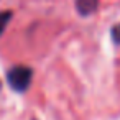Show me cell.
I'll return each mask as SVG.
<instances>
[{
	"label": "cell",
	"mask_w": 120,
	"mask_h": 120,
	"mask_svg": "<svg viewBox=\"0 0 120 120\" xmlns=\"http://www.w3.org/2000/svg\"><path fill=\"white\" fill-rule=\"evenodd\" d=\"M31 81H33V69L30 66L18 64L7 72V82L15 92H20V94L26 92L31 86Z\"/></svg>",
	"instance_id": "6da1fadb"
},
{
	"label": "cell",
	"mask_w": 120,
	"mask_h": 120,
	"mask_svg": "<svg viewBox=\"0 0 120 120\" xmlns=\"http://www.w3.org/2000/svg\"><path fill=\"white\" fill-rule=\"evenodd\" d=\"M100 0H76V12L81 17H90L97 12Z\"/></svg>",
	"instance_id": "7a4b0ae2"
},
{
	"label": "cell",
	"mask_w": 120,
	"mask_h": 120,
	"mask_svg": "<svg viewBox=\"0 0 120 120\" xmlns=\"http://www.w3.org/2000/svg\"><path fill=\"white\" fill-rule=\"evenodd\" d=\"M13 18V12L12 10H4V12H0V36L4 35V31L7 30L10 20Z\"/></svg>",
	"instance_id": "3957f363"
},
{
	"label": "cell",
	"mask_w": 120,
	"mask_h": 120,
	"mask_svg": "<svg viewBox=\"0 0 120 120\" xmlns=\"http://www.w3.org/2000/svg\"><path fill=\"white\" fill-rule=\"evenodd\" d=\"M110 36H112V41H113L115 45H120V23H117L115 26H112Z\"/></svg>",
	"instance_id": "277c9868"
},
{
	"label": "cell",
	"mask_w": 120,
	"mask_h": 120,
	"mask_svg": "<svg viewBox=\"0 0 120 120\" xmlns=\"http://www.w3.org/2000/svg\"><path fill=\"white\" fill-rule=\"evenodd\" d=\"M0 87H2V82H0Z\"/></svg>",
	"instance_id": "5b68a950"
},
{
	"label": "cell",
	"mask_w": 120,
	"mask_h": 120,
	"mask_svg": "<svg viewBox=\"0 0 120 120\" xmlns=\"http://www.w3.org/2000/svg\"><path fill=\"white\" fill-rule=\"evenodd\" d=\"M31 120H36V118H31Z\"/></svg>",
	"instance_id": "8992f818"
}]
</instances>
